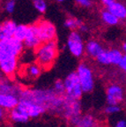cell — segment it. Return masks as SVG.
I'll return each mask as SVG.
<instances>
[{
  "label": "cell",
  "mask_w": 126,
  "mask_h": 127,
  "mask_svg": "<svg viewBox=\"0 0 126 127\" xmlns=\"http://www.w3.org/2000/svg\"><path fill=\"white\" fill-rule=\"evenodd\" d=\"M35 63L42 70H49L58 56V45L56 40L42 42L35 50Z\"/></svg>",
  "instance_id": "6da1fadb"
},
{
  "label": "cell",
  "mask_w": 126,
  "mask_h": 127,
  "mask_svg": "<svg viewBox=\"0 0 126 127\" xmlns=\"http://www.w3.org/2000/svg\"><path fill=\"white\" fill-rule=\"evenodd\" d=\"M78 79L82 88L83 94H89L94 88L95 80L92 68L87 62H81L77 67Z\"/></svg>",
  "instance_id": "7a4b0ae2"
},
{
  "label": "cell",
  "mask_w": 126,
  "mask_h": 127,
  "mask_svg": "<svg viewBox=\"0 0 126 127\" xmlns=\"http://www.w3.org/2000/svg\"><path fill=\"white\" fill-rule=\"evenodd\" d=\"M64 85V97L70 100L79 101L83 95L82 88L79 84L76 71H72L66 76L63 80Z\"/></svg>",
  "instance_id": "3957f363"
},
{
  "label": "cell",
  "mask_w": 126,
  "mask_h": 127,
  "mask_svg": "<svg viewBox=\"0 0 126 127\" xmlns=\"http://www.w3.org/2000/svg\"><path fill=\"white\" fill-rule=\"evenodd\" d=\"M62 111L63 113V117L70 122L72 126L76 125L81 116V105L80 101L70 100L64 97V101L62 106Z\"/></svg>",
  "instance_id": "277c9868"
},
{
  "label": "cell",
  "mask_w": 126,
  "mask_h": 127,
  "mask_svg": "<svg viewBox=\"0 0 126 127\" xmlns=\"http://www.w3.org/2000/svg\"><path fill=\"white\" fill-rule=\"evenodd\" d=\"M67 48L75 58H79L85 54V43L79 32L73 30L70 33L67 39Z\"/></svg>",
  "instance_id": "5b68a950"
},
{
  "label": "cell",
  "mask_w": 126,
  "mask_h": 127,
  "mask_svg": "<svg viewBox=\"0 0 126 127\" xmlns=\"http://www.w3.org/2000/svg\"><path fill=\"white\" fill-rule=\"evenodd\" d=\"M36 30L41 42L54 41L57 38V29L54 24L49 20H41L35 23Z\"/></svg>",
  "instance_id": "8992f818"
},
{
  "label": "cell",
  "mask_w": 126,
  "mask_h": 127,
  "mask_svg": "<svg viewBox=\"0 0 126 127\" xmlns=\"http://www.w3.org/2000/svg\"><path fill=\"white\" fill-rule=\"evenodd\" d=\"M19 66V58L8 54L0 53V71L7 78L15 75Z\"/></svg>",
  "instance_id": "52a82bcc"
},
{
  "label": "cell",
  "mask_w": 126,
  "mask_h": 127,
  "mask_svg": "<svg viewBox=\"0 0 126 127\" xmlns=\"http://www.w3.org/2000/svg\"><path fill=\"white\" fill-rule=\"evenodd\" d=\"M23 42L14 37L0 40V53L20 57L24 50Z\"/></svg>",
  "instance_id": "ba28073f"
},
{
  "label": "cell",
  "mask_w": 126,
  "mask_h": 127,
  "mask_svg": "<svg viewBox=\"0 0 126 127\" xmlns=\"http://www.w3.org/2000/svg\"><path fill=\"white\" fill-rule=\"evenodd\" d=\"M17 107L23 111L29 118H36L46 111L45 108L41 105L25 99H20Z\"/></svg>",
  "instance_id": "9c48e42d"
},
{
  "label": "cell",
  "mask_w": 126,
  "mask_h": 127,
  "mask_svg": "<svg viewBox=\"0 0 126 127\" xmlns=\"http://www.w3.org/2000/svg\"><path fill=\"white\" fill-rule=\"evenodd\" d=\"M124 100V87L117 83H112L107 87L106 101L110 105H120Z\"/></svg>",
  "instance_id": "30bf717a"
},
{
  "label": "cell",
  "mask_w": 126,
  "mask_h": 127,
  "mask_svg": "<svg viewBox=\"0 0 126 127\" xmlns=\"http://www.w3.org/2000/svg\"><path fill=\"white\" fill-rule=\"evenodd\" d=\"M41 43V42L40 41L39 36H38L35 24L29 25L28 26V34H27L25 40L23 41L24 47H26L27 49H29V50H34Z\"/></svg>",
  "instance_id": "8fae6325"
},
{
  "label": "cell",
  "mask_w": 126,
  "mask_h": 127,
  "mask_svg": "<svg viewBox=\"0 0 126 127\" xmlns=\"http://www.w3.org/2000/svg\"><path fill=\"white\" fill-rule=\"evenodd\" d=\"M106 6V9L114 14L116 18L120 20H125L126 18V6L124 3L117 1V0H112L108 3Z\"/></svg>",
  "instance_id": "7c38bea8"
},
{
  "label": "cell",
  "mask_w": 126,
  "mask_h": 127,
  "mask_svg": "<svg viewBox=\"0 0 126 127\" xmlns=\"http://www.w3.org/2000/svg\"><path fill=\"white\" fill-rule=\"evenodd\" d=\"M22 91V87L19 85L10 80L9 78L7 79H0V93L4 94H12L20 97V95Z\"/></svg>",
  "instance_id": "4fadbf2b"
},
{
  "label": "cell",
  "mask_w": 126,
  "mask_h": 127,
  "mask_svg": "<svg viewBox=\"0 0 126 127\" xmlns=\"http://www.w3.org/2000/svg\"><path fill=\"white\" fill-rule=\"evenodd\" d=\"M104 47L99 41L94 39L89 40L85 44V52L91 58H96L104 50Z\"/></svg>",
  "instance_id": "5bb4252c"
},
{
  "label": "cell",
  "mask_w": 126,
  "mask_h": 127,
  "mask_svg": "<svg viewBox=\"0 0 126 127\" xmlns=\"http://www.w3.org/2000/svg\"><path fill=\"white\" fill-rule=\"evenodd\" d=\"M20 97L12 94L0 93V107L5 110H11L18 105Z\"/></svg>",
  "instance_id": "9a60e30c"
},
{
  "label": "cell",
  "mask_w": 126,
  "mask_h": 127,
  "mask_svg": "<svg viewBox=\"0 0 126 127\" xmlns=\"http://www.w3.org/2000/svg\"><path fill=\"white\" fill-rule=\"evenodd\" d=\"M17 24L10 20H6L0 23V40L13 37Z\"/></svg>",
  "instance_id": "2e32d148"
},
{
  "label": "cell",
  "mask_w": 126,
  "mask_h": 127,
  "mask_svg": "<svg viewBox=\"0 0 126 127\" xmlns=\"http://www.w3.org/2000/svg\"><path fill=\"white\" fill-rule=\"evenodd\" d=\"M9 111H10L9 117H10L11 121L15 124H26L30 119L29 117L24 113L23 111L20 110L17 106Z\"/></svg>",
  "instance_id": "e0dca14e"
},
{
  "label": "cell",
  "mask_w": 126,
  "mask_h": 127,
  "mask_svg": "<svg viewBox=\"0 0 126 127\" xmlns=\"http://www.w3.org/2000/svg\"><path fill=\"white\" fill-rule=\"evenodd\" d=\"M98 125L97 120L93 115L91 114H86V115L80 116L73 127H96Z\"/></svg>",
  "instance_id": "ac0fdd59"
},
{
  "label": "cell",
  "mask_w": 126,
  "mask_h": 127,
  "mask_svg": "<svg viewBox=\"0 0 126 127\" xmlns=\"http://www.w3.org/2000/svg\"><path fill=\"white\" fill-rule=\"evenodd\" d=\"M124 53L119 49L116 48H113L110 50H107V56H108V64H114V65H117V64L121 60L122 57L124 56Z\"/></svg>",
  "instance_id": "d6986e66"
},
{
  "label": "cell",
  "mask_w": 126,
  "mask_h": 127,
  "mask_svg": "<svg viewBox=\"0 0 126 127\" xmlns=\"http://www.w3.org/2000/svg\"><path fill=\"white\" fill-rule=\"evenodd\" d=\"M100 17H101L102 21L108 26H116L120 22V20L118 18H116L114 14H112L110 12H108L107 9L101 12Z\"/></svg>",
  "instance_id": "ffe728a7"
},
{
  "label": "cell",
  "mask_w": 126,
  "mask_h": 127,
  "mask_svg": "<svg viewBox=\"0 0 126 127\" xmlns=\"http://www.w3.org/2000/svg\"><path fill=\"white\" fill-rule=\"evenodd\" d=\"M41 71H42V69L40 67V65L37 63L29 64L26 66V69H25V72H26L27 76L30 79L38 78L41 75Z\"/></svg>",
  "instance_id": "44dd1931"
},
{
  "label": "cell",
  "mask_w": 126,
  "mask_h": 127,
  "mask_svg": "<svg viewBox=\"0 0 126 127\" xmlns=\"http://www.w3.org/2000/svg\"><path fill=\"white\" fill-rule=\"evenodd\" d=\"M28 25H17L15 28V31H14L13 34V37L16 39L20 40L21 42H23L25 38H26L27 34H28Z\"/></svg>",
  "instance_id": "7402d4cb"
},
{
  "label": "cell",
  "mask_w": 126,
  "mask_h": 127,
  "mask_svg": "<svg viewBox=\"0 0 126 127\" xmlns=\"http://www.w3.org/2000/svg\"><path fill=\"white\" fill-rule=\"evenodd\" d=\"M82 23L80 20L75 18H67L64 21V26L71 30H78L80 24Z\"/></svg>",
  "instance_id": "603a6c76"
},
{
  "label": "cell",
  "mask_w": 126,
  "mask_h": 127,
  "mask_svg": "<svg viewBox=\"0 0 126 127\" xmlns=\"http://www.w3.org/2000/svg\"><path fill=\"white\" fill-rule=\"evenodd\" d=\"M33 7L40 13H44L47 10V3L45 0H33Z\"/></svg>",
  "instance_id": "cb8c5ba5"
},
{
  "label": "cell",
  "mask_w": 126,
  "mask_h": 127,
  "mask_svg": "<svg viewBox=\"0 0 126 127\" xmlns=\"http://www.w3.org/2000/svg\"><path fill=\"white\" fill-rule=\"evenodd\" d=\"M54 92L58 95H63L64 96V85H63V80L62 79H57L54 83Z\"/></svg>",
  "instance_id": "d4e9b609"
},
{
  "label": "cell",
  "mask_w": 126,
  "mask_h": 127,
  "mask_svg": "<svg viewBox=\"0 0 126 127\" xmlns=\"http://www.w3.org/2000/svg\"><path fill=\"white\" fill-rule=\"evenodd\" d=\"M105 113L108 114V115H116V114H118L119 112L122 111V108L120 105H110V104H108L106 108L104 109Z\"/></svg>",
  "instance_id": "484cf974"
},
{
  "label": "cell",
  "mask_w": 126,
  "mask_h": 127,
  "mask_svg": "<svg viewBox=\"0 0 126 127\" xmlns=\"http://www.w3.org/2000/svg\"><path fill=\"white\" fill-rule=\"evenodd\" d=\"M15 1L14 0H9L4 4V9L8 13H12L15 10Z\"/></svg>",
  "instance_id": "4316f807"
},
{
  "label": "cell",
  "mask_w": 126,
  "mask_h": 127,
  "mask_svg": "<svg viewBox=\"0 0 126 127\" xmlns=\"http://www.w3.org/2000/svg\"><path fill=\"white\" fill-rule=\"evenodd\" d=\"M74 1L83 7H90L93 3L92 0H74Z\"/></svg>",
  "instance_id": "83f0119b"
},
{
  "label": "cell",
  "mask_w": 126,
  "mask_h": 127,
  "mask_svg": "<svg viewBox=\"0 0 126 127\" xmlns=\"http://www.w3.org/2000/svg\"><path fill=\"white\" fill-rule=\"evenodd\" d=\"M117 66L119 67V69H121L124 71L126 70V57L124 54L122 57V58H121V60L119 61V63L117 64Z\"/></svg>",
  "instance_id": "f1b7e54d"
},
{
  "label": "cell",
  "mask_w": 126,
  "mask_h": 127,
  "mask_svg": "<svg viewBox=\"0 0 126 127\" xmlns=\"http://www.w3.org/2000/svg\"><path fill=\"white\" fill-rule=\"evenodd\" d=\"M115 127H126V122L124 119H119L115 125Z\"/></svg>",
  "instance_id": "f546056e"
},
{
  "label": "cell",
  "mask_w": 126,
  "mask_h": 127,
  "mask_svg": "<svg viewBox=\"0 0 126 127\" xmlns=\"http://www.w3.org/2000/svg\"><path fill=\"white\" fill-rule=\"evenodd\" d=\"M78 30H79V32H84V33H85V32L88 31V27H87L85 23L82 22V23L80 24V26L79 27V28H78Z\"/></svg>",
  "instance_id": "4dcf8cb0"
},
{
  "label": "cell",
  "mask_w": 126,
  "mask_h": 127,
  "mask_svg": "<svg viewBox=\"0 0 126 127\" xmlns=\"http://www.w3.org/2000/svg\"><path fill=\"white\" fill-rule=\"evenodd\" d=\"M6 117V110L0 107V122H2Z\"/></svg>",
  "instance_id": "1f68e13d"
},
{
  "label": "cell",
  "mask_w": 126,
  "mask_h": 127,
  "mask_svg": "<svg viewBox=\"0 0 126 127\" xmlns=\"http://www.w3.org/2000/svg\"><path fill=\"white\" fill-rule=\"evenodd\" d=\"M122 51H123V53H125V51H126V43L125 42H124L122 45Z\"/></svg>",
  "instance_id": "d6a6232c"
},
{
  "label": "cell",
  "mask_w": 126,
  "mask_h": 127,
  "mask_svg": "<svg viewBox=\"0 0 126 127\" xmlns=\"http://www.w3.org/2000/svg\"><path fill=\"white\" fill-rule=\"evenodd\" d=\"M100 1H101V3H102L104 5H107V4L110 2V1H112V0H100Z\"/></svg>",
  "instance_id": "836d02e7"
},
{
  "label": "cell",
  "mask_w": 126,
  "mask_h": 127,
  "mask_svg": "<svg viewBox=\"0 0 126 127\" xmlns=\"http://www.w3.org/2000/svg\"><path fill=\"white\" fill-rule=\"evenodd\" d=\"M57 2H59V3H62V2H63V1H64V0H57Z\"/></svg>",
  "instance_id": "e575fe53"
},
{
  "label": "cell",
  "mask_w": 126,
  "mask_h": 127,
  "mask_svg": "<svg viewBox=\"0 0 126 127\" xmlns=\"http://www.w3.org/2000/svg\"><path fill=\"white\" fill-rule=\"evenodd\" d=\"M96 127H103V126H101V125H97Z\"/></svg>",
  "instance_id": "d590c367"
},
{
  "label": "cell",
  "mask_w": 126,
  "mask_h": 127,
  "mask_svg": "<svg viewBox=\"0 0 126 127\" xmlns=\"http://www.w3.org/2000/svg\"><path fill=\"white\" fill-rule=\"evenodd\" d=\"M1 78H2V76H1V75H0V79H1Z\"/></svg>",
  "instance_id": "8d00e7d4"
},
{
  "label": "cell",
  "mask_w": 126,
  "mask_h": 127,
  "mask_svg": "<svg viewBox=\"0 0 126 127\" xmlns=\"http://www.w3.org/2000/svg\"><path fill=\"white\" fill-rule=\"evenodd\" d=\"M14 1H16V0H14Z\"/></svg>",
  "instance_id": "74e56055"
}]
</instances>
